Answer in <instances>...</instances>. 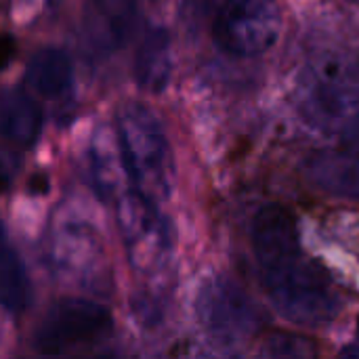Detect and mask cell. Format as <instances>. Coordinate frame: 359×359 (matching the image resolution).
Wrapping results in <instances>:
<instances>
[{
	"label": "cell",
	"mask_w": 359,
	"mask_h": 359,
	"mask_svg": "<svg viewBox=\"0 0 359 359\" xmlns=\"http://www.w3.org/2000/svg\"><path fill=\"white\" fill-rule=\"evenodd\" d=\"M114 328L111 313L88 299L67 297L53 303L32 334L38 355H69L97 345Z\"/></svg>",
	"instance_id": "5b68a950"
},
{
	"label": "cell",
	"mask_w": 359,
	"mask_h": 359,
	"mask_svg": "<svg viewBox=\"0 0 359 359\" xmlns=\"http://www.w3.org/2000/svg\"><path fill=\"white\" fill-rule=\"evenodd\" d=\"M261 355L267 358H313L318 347L313 341L294 332H273L261 347Z\"/></svg>",
	"instance_id": "9a60e30c"
},
{
	"label": "cell",
	"mask_w": 359,
	"mask_h": 359,
	"mask_svg": "<svg viewBox=\"0 0 359 359\" xmlns=\"http://www.w3.org/2000/svg\"><path fill=\"white\" fill-rule=\"evenodd\" d=\"M252 255L273 309L299 326H326L341 311V297L324 265L303 246L292 212L265 204L250 227Z\"/></svg>",
	"instance_id": "6da1fadb"
},
{
	"label": "cell",
	"mask_w": 359,
	"mask_h": 359,
	"mask_svg": "<svg viewBox=\"0 0 359 359\" xmlns=\"http://www.w3.org/2000/svg\"><path fill=\"white\" fill-rule=\"evenodd\" d=\"M280 34L282 13L276 0H227L212 25L217 46L238 59L267 53Z\"/></svg>",
	"instance_id": "52a82bcc"
},
{
	"label": "cell",
	"mask_w": 359,
	"mask_h": 359,
	"mask_svg": "<svg viewBox=\"0 0 359 359\" xmlns=\"http://www.w3.org/2000/svg\"><path fill=\"white\" fill-rule=\"evenodd\" d=\"M27 84L44 99H63L72 90L74 69L65 50L57 46H44L36 50L25 65Z\"/></svg>",
	"instance_id": "7c38bea8"
},
{
	"label": "cell",
	"mask_w": 359,
	"mask_h": 359,
	"mask_svg": "<svg viewBox=\"0 0 359 359\" xmlns=\"http://www.w3.org/2000/svg\"><path fill=\"white\" fill-rule=\"evenodd\" d=\"M116 219L130 265L141 273L160 271L170 257L172 236L158 202L130 187L116 202Z\"/></svg>",
	"instance_id": "8992f818"
},
{
	"label": "cell",
	"mask_w": 359,
	"mask_h": 359,
	"mask_svg": "<svg viewBox=\"0 0 359 359\" xmlns=\"http://www.w3.org/2000/svg\"><path fill=\"white\" fill-rule=\"evenodd\" d=\"M135 80L137 84L154 95H160L172 74V48L170 34L162 25H147L135 53Z\"/></svg>",
	"instance_id": "8fae6325"
},
{
	"label": "cell",
	"mask_w": 359,
	"mask_h": 359,
	"mask_svg": "<svg viewBox=\"0 0 359 359\" xmlns=\"http://www.w3.org/2000/svg\"><path fill=\"white\" fill-rule=\"evenodd\" d=\"M97 231L86 223L65 221L53 238V261L61 273L84 284L86 278H99L103 252Z\"/></svg>",
	"instance_id": "30bf717a"
},
{
	"label": "cell",
	"mask_w": 359,
	"mask_h": 359,
	"mask_svg": "<svg viewBox=\"0 0 359 359\" xmlns=\"http://www.w3.org/2000/svg\"><path fill=\"white\" fill-rule=\"evenodd\" d=\"M347 2H353V4H359V0H347Z\"/></svg>",
	"instance_id": "e0dca14e"
},
{
	"label": "cell",
	"mask_w": 359,
	"mask_h": 359,
	"mask_svg": "<svg viewBox=\"0 0 359 359\" xmlns=\"http://www.w3.org/2000/svg\"><path fill=\"white\" fill-rule=\"evenodd\" d=\"M32 303V284L19 252L4 238L2 242V307L11 316H23Z\"/></svg>",
	"instance_id": "5bb4252c"
},
{
	"label": "cell",
	"mask_w": 359,
	"mask_h": 359,
	"mask_svg": "<svg viewBox=\"0 0 359 359\" xmlns=\"http://www.w3.org/2000/svg\"><path fill=\"white\" fill-rule=\"evenodd\" d=\"M116 137L130 187L158 204L168 200L175 160L160 120L141 103H124L116 111Z\"/></svg>",
	"instance_id": "3957f363"
},
{
	"label": "cell",
	"mask_w": 359,
	"mask_h": 359,
	"mask_svg": "<svg viewBox=\"0 0 359 359\" xmlns=\"http://www.w3.org/2000/svg\"><path fill=\"white\" fill-rule=\"evenodd\" d=\"M2 137L15 147L29 149L42 130V109L21 88H6L2 95Z\"/></svg>",
	"instance_id": "4fadbf2b"
},
{
	"label": "cell",
	"mask_w": 359,
	"mask_h": 359,
	"mask_svg": "<svg viewBox=\"0 0 359 359\" xmlns=\"http://www.w3.org/2000/svg\"><path fill=\"white\" fill-rule=\"evenodd\" d=\"M137 17V0H84L82 38L95 55H111L128 44Z\"/></svg>",
	"instance_id": "9c48e42d"
},
{
	"label": "cell",
	"mask_w": 359,
	"mask_h": 359,
	"mask_svg": "<svg viewBox=\"0 0 359 359\" xmlns=\"http://www.w3.org/2000/svg\"><path fill=\"white\" fill-rule=\"evenodd\" d=\"M27 189L32 194H46L48 191V179L44 175H34L27 183Z\"/></svg>",
	"instance_id": "2e32d148"
},
{
	"label": "cell",
	"mask_w": 359,
	"mask_h": 359,
	"mask_svg": "<svg viewBox=\"0 0 359 359\" xmlns=\"http://www.w3.org/2000/svg\"><path fill=\"white\" fill-rule=\"evenodd\" d=\"M305 175L322 191L359 202V118L339 130L337 143L307 160Z\"/></svg>",
	"instance_id": "ba28073f"
},
{
	"label": "cell",
	"mask_w": 359,
	"mask_h": 359,
	"mask_svg": "<svg viewBox=\"0 0 359 359\" xmlns=\"http://www.w3.org/2000/svg\"><path fill=\"white\" fill-rule=\"evenodd\" d=\"M196 318L204 334L223 347L250 341L263 326L259 305L227 276H208L196 294Z\"/></svg>",
	"instance_id": "277c9868"
},
{
	"label": "cell",
	"mask_w": 359,
	"mask_h": 359,
	"mask_svg": "<svg viewBox=\"0 0 359 359\" xmlns=\"http://www.w3.org/2000/svg\"><path fill=\"white\" fill-rule=\"evenodd\" d=\"M294 103L316 128L341 130L359 118V55L351 50H322L297 76Z\"/></svg>",
	"instance_id": "7a4b0ae2"
}]
</instances>
